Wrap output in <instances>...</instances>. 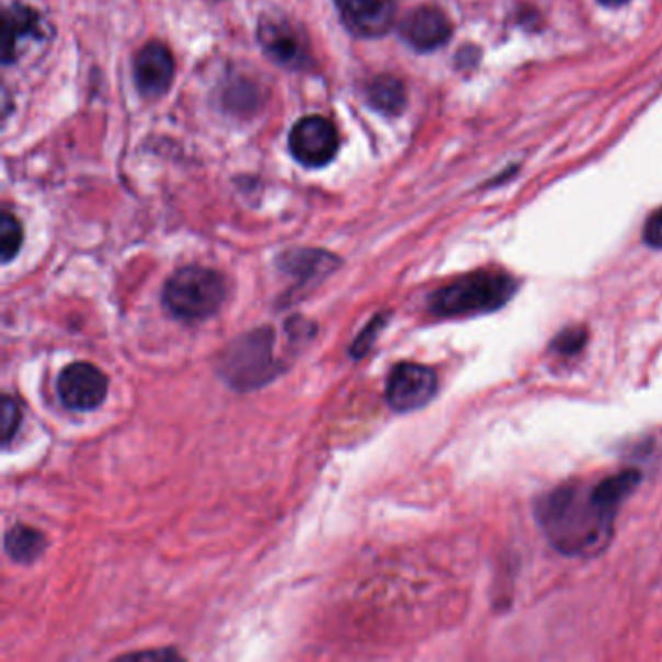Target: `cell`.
<instances>
[{"label":"cell","mask_w":662,"mask_h":662,"mask_svg":"<svg viewBox=\"0 0 662 662\" xmlns=\"http://www.w3.org/2000/svg\"><path fill=\"white\" fill-rule=\"evenodd\" d=\"M639 480L637 470H626L589 490L575 484L558 488L538 503L540 527L563 553L598 552L610 540L618 505Z\"/></svg>","instance_id":"cell-1"},{"label":"cell","mask_w":662,"mask_h":662,"mask_svg":"<svg viewBox=\"0 0 662 662\" xmlns=\"http://www.w3.org/2000/svg\"><path fill=\"white\" fill-rule=\"evenodd\" d=\"M276 332L259 327L231 340L218 359V375L238 392H251L274 381L284 372L282 359L274 354Z\"/></svg>","instance_id":"cell-2"},{"label":"cell","mask_w":662,"mask_h":662,"mask_svg":"<svg viewBox=\"0 0 662 662\" xmlns=\"http://www.w3.org/2000/svg\"><path fill=\"white\" fill-rule=\"evenodd\" d=\"M226 298V278L220 272L201 264L179 269L163 284V307L183 323H203L210 319L220 311Z\"/></svg>","instance_id":"cell-3"},{"label":"cell","mask_w":662,"mask_h":662,"mask_svg":"<svg viewBox=\"0 0 662 662\" xmlns=\"http://www.w3.org/2000/svg\"><path fill=\"white\" fill-rule=\"evenodd\" d=\"M515 292L517 282L505 272H475L437 289L430 298V309L445 319L490 313L505 306Z\"/></svg>","instance_id":"cell-4"},{"label":"cell","mask_w":662,"mask_h":662,"mask_svg":"<svg viewBox=\"0 0 662 662\" xmlns=\"http://www.w3.org/2000/svg\"><path fill=\"white\" fill-rule=\"evenodd\" d=\"M437 375L427 365L402 362L387 377L385 400L395 412H414L432 402L437 392Z\"/></svg>","instance_id":"cell-5"},{"label":"cell","mask_w":662,"mask_h":662,"mask_svg":"<svg viewBox=\"0 0 662 662\" xmlns=\"http://www.w3.org/2000/svg\"><path fill=\"white\" fill-rule=\"evenodd\" d=\"M110 391V379L98 365L72 362L59 374L57 395L72 412H92L102 407Z\"/></svg>","instance_id":"cell-6"},{"label":"cell","mask_w":662,"mask_h":662,"mask_svg":"<svg viewBox=\"0 0 662 662\" xmlns=\"http://www.w3.org/2000/svg\"><path fill=\"white\" fill-rule=\"evenodd\" d=\"M339 133L331 121L309 115L289 130V152L306 168H324L339 152Z\"/></svg>","instance_id":"cell-7"},{"label":"cell","mask_w":662,"mask_h":662,"mask_svg":"<svg viewBox=\"0 0 662 662\" xmlns=\"http://www.w3.org/2000/svg\"><path fill=\"white\" fill-rule=\"evenodd\" d=\"M342 24L357 37H381L397 20L399 0H334Z\"/></svg>","instance_id":"cell-8"},{"label":"cell","mask_w":662,"mask_h":662,"mask_svg":"<svg viewBox=\"0 0 662 662\" xmlns=\"http://www.w3.org/2000/svg\"><path fill=\"white\" fill-rule=\"evenodd\" d=\"M135 84L145 98H160L171 88L175 77V60L160 42L146 43L135 59Z\"/></svg>","instance_id":"cell-9"},{"label":"cell","mask_w":662,"mask_h":662,"mask_svg":"<svg viewBox=\"0 0 662 662\" xmlns=\"http://www.w3.org/2000/svg\"><path fill=\"white\" fill-rule=\"evenodd\" d=\"M400 37L416 52H435L449 42L453 34L449 18L433 7H420L408 12L400 22Z\"/></svg>","instance_id":"cell-10"},{"label":"cell","mask_w":662,"mask_h":662,"mask_svg":"<svg viewBox=\"0 0 662 662\" xmlns=\"http://www.w3.org/2000/svg\"><path fill=\"white\" fill-rule=\"evenodd\" d=\"M259 42L266 55L282 67L307 68L311 62L304 37L284 20H263Z\"/></svg>","instance_id":"cell-11"},{"label":"cell","mask_w":662,"mask_h":662,"mask_svg":"<svg viewBox=\"0 0 662 662\" xmlns=\"http://www.w3.org/2000/svg\"><path fill=\"white\" fill-rule=\"evenodd\" d=\"M42 16L24 4H10L2 20V62L9 67L22 55L27 39H42Z\"/></svg>","instance_id":"cell-12"},{"label":"cell","mask_w":662,"mask_h":662,"mask_svg":"<svg viewBox=\"0 0 662 662\" xmlns=\"http://www.w3.org/2000/svg\"><path fill=\"white\" fill-rule=\"evenodd\" d=\"M340 266L339 256L321 249H294L278 256V269L292 278H296V289L313 286L327 278Z\"/></svg>","instance_id":"cell-13"},{"label":"cell","mask_w":662,"mask_h":662,"mask_svg":"<svg viewBox=\"0 0 662 662\" xmlns=\"http://www.w3.org/2000/svg\"><path fill=\"white\" fill-rule=\"evenodd\" d=\"M47 550V536L42 530L18 523L4 535V552L20 566H32Z\"/></svg>","instance_id":"cell-14"},{"label":"cell","mask_w":662,"mask_h":662,"mask_svg":"<svg viewBox=\"0 0 662 662\" xmlns=\"http://www.w3.org/2000/svg\"><path fill=\"white\" fill-rule=\"evenodd\" d=\"M365 95H367V102L385 115H399L407 105L404 84L400 82L399 78L387 77V75L374 78L367 85Z\"/></svg>","instance_id":"cell-15"},{"label":"cell","mask_w":662,"mask_h":662,"mask_svg":"<svg viewBox=\"0 0 662 662\" xmlns=\"http://www.w3.org/2000/svg\"><path fill=\"white\" fill-rule=\"evenodd\" d=\"M22 243H24L22 224H20L16 216L2 213V220H0V256H2V263L9 264L20 253Z\"/></svg>","instance_id":"cell-16"},{"label":"cell","mask_w":662,"mask_h":662,"mask_svg":"<svg viewBox=\"0 0 662 662\" xmlns=\"http://www.w3.org/2000/svg\"><path fill=\"white\" fill-rule=\"evenodd\" d=\"M387 319H389V313H387V311L375 315L374 319L369 321V324L365 327L364 331L359 332L356 340L352 342V346H350V356L354 357V359H362V357L367 356L369 350L374 349L375 340L379 336V332L385 329Z\"/></svg>","instance_id":"cell-17"},{"label":"cell","mask_w":662,"mask_h":662,"mask_svg":"<svg viewBox=\"0 0 662 662\" xmlns=\"http://www.w3.org/2000/svg\"><path fill=\"white\" fill-rule=\"evenodd\" d=\"M0 427H2V445L9 447L12 440L16 437L22 422H24V414H22V408L18 404L16 400L12 397H4L2 404H0Z\"/></svg>","instance_id":"cell-18"},{"label":"cell","mask_w":662,"mask_h":662,"mask_svg":"<svg viewBox=\"0 0 662 662\" xmlns=\"http://www.w3.org/2000/svg\"><path fill=\"white\" fill-rule=\"evenodd\" d=\"M586 331L585 329H568L561 332L560 336L553 342V349L560 354H575L579 350L585 346Z\"/></svg>","instance_id":"cell-19"},{"label":"cell","mask_w":662,"mask_h":662,"mask_svg":"<svg viewBox=\"0 0 662 662\" xmlns=\"http://www.w3.org/2000/svg\"><path fill=\"white\" fill-rule=\"evenodd\" d=\"M643 239L649 247L653 249H662V208L649 218L646 230H643Z\"/></svg>","instance_id":"cell-20"},{"label":"cell","mask_w":662,"mask_h":662,"mask_svg":"<svg viewBox=\"0 0 662 662\" xmlns=\"http://www.w3.org/2000/svg\"><path fill=\"white\" fill-rule=\"evenodd\" d=\"M148 657H150V659H170V657L175 659L178 654L173 653L171 649H163V651H148V653L125 654L123 659H148Z\"/></svg>","instance_id":"cell-21"},{"label":"cell","mask_w":662,"mask_h":662,"mask_svg":"<svg viewBox=\"0 0 662 662\" xmlns=\"http://www.w3.org/2000/svg\"><path fill=\"white\" fill-rule=\"evenodd\" d=\"M604 7H621V4H626L629 0H601Z\"/></svg>","instance_id":"cell-22"}]
</instances>
